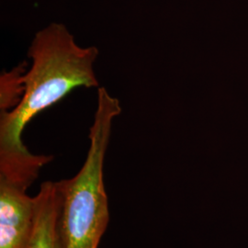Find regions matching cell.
<instances>
[{
    "label": "cell",
    "instance_id": "obj_1",
    "mask_svg": "<svg viewBox=\"0 0 248 248\" xmlns=\"http://www.w3.org/2000/svg\"><path fill=\"white\" fill-rule=\"evenodd\" d=\"M95 46L81 47L62 23H51L36 33L28 51L31 67L22 76L24 92L18 105L0 116V169L40 170L52 157L37 155L21 140L36 115L53 106L77 88H97Z\"/></svg>",
    "mask_w": 248,
    "mask_h": 248
},
{
    "label": "cell",
    "instance_id": "obj_2",
    "mask_svg": "<svg viewBox=\"0 0 248 248\" xmlns=\"http://www.w3.org/2000/svg\"><path fill=\"white\" fill-rule=\"evenodd\" d=\"M121 113L119 99L99 88L85 163L76 176L56 182L61 248H98L107 230L109 213L103 179L104 160L112 122Z\"/></svg>",
    "mask_w": 248,
    "mask_h": 248
},
{
    "label": "cell",
    "instance_id": "obj_3",
    "mask_svg": "<svg viewBox=\"0 0 248 248\" xmlns=\"http://www.w3.org/2000/svg\"><path fill=\"white\" fill-rule=\"evenodd\" d=\"M30 185L0 177V248H22L31 230L34 197Z\"/></svg>",
    "mask_w": 248,
    "mask_h": 248
},
{
    "label": "cell",
    "instance_id": "obj_4",
    "mask_svg": "<svg viewBox=\"0 0 248 248\" xmlns=\"http://www.w3.org/2000/svg\"><path fill=\"white\" fill-rule=\"evenodd\" d=\"M59 209L56 182L45 181L34 197L33 222L22 248H61Z\"/></svg>",
    "mask_w": 248,
    "mask_h": 248
},
{
    "label": "cell",
    "instance_id": "obj_5",
    "mask_svg": "<svg viewBox=\"0 0 248 248\" xmlns=\"http://www.w3.org/2000/svg\"><path fill=\"white\" fill-rule=\"evenodd\" d=\"M22 65H18L12 71L5 72L1 76V111H9L17 106L22 98L24 86Z\"/></svg>",
    "mask_w": 248,
    "mask_h": 248
}]
</instances>
